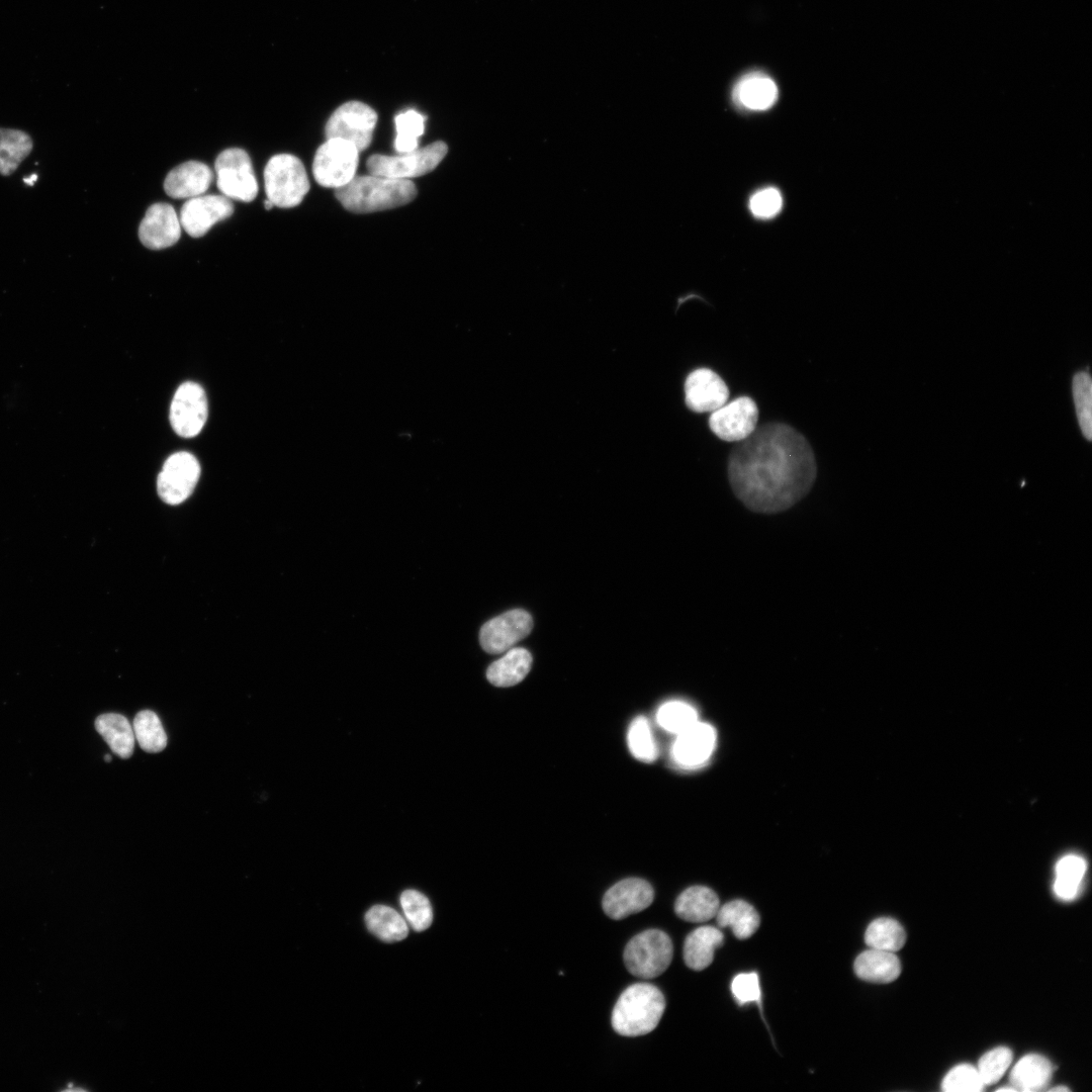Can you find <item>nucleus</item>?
I'll list each match as a JSON object with an SVG mask.
<instances>
[{
    "mask_svg": "<svg viewBox=\"0 0 1092 1092\" xmlns=\"http://www.w3.org/2000/svg\"><path fill=\"white\" fill-rule=\"evenodd\" d=\"M781 194L776 189H766L757 193L751 200L752 213L762 219L775 217L782 209Z\"/></svg>",
    "mask_w": 1092,
    "mask_h": 1092,
    "instance_id": "nucleus-41",
    "label": "nucleus"
},
{
    "mask_svg": "<svg viewBox=\"0 0 1092 1092\" xmlns=\"http://www.w3.org/2000/svg\"><path fill=\"white\" fill-rule=\"evenodd\" d=\"M1014 1054L1007 1047H997L985 1053L978 1062V1072L985 1086L997 1083L1010 1068Z\"/></svg>",
    "mask_w": 1092,
    "mask_h": 1092,
    "instance_id": "nucleus-38",
    "label": "nucleus"
},
{
    "mask_svg": "<svg viewBox=\"0 0 1092 1092\" xmlns=\"http://www.w3.org/2000/svg\"><path fill=\"white\" fill-rule=\"evenodd\" d=\"M217 185L230 200L251 203L258 194V184L248 153L239 148L223 151L215 163Z\"/></svg>",
    "mask_w": 1092,
    "mask_h": 1092,
    "instance_id": "nucleus-8",
    "label": "nucleus"
},
{
    "mask_svg": "<svg viewBox=\"0 0 1092 1092\" xmlns=\"http://www.w3.org/2000/svg\"><path fill=\"white\" fill-rule=\"evenodd\" d=\"M715 744L714 728L707 723L697 721L678 735L673 747V758L679 766L696 768L709 760Z\"/></svg>",
    "mask_w": 1092,
    "mask_h": 1092,
    "instance_id": "nucleus-19",
    "label": "nucleus"
},
{
    "mask_svg": "<svg viewBox=\"0 0 1092 1092\" xmlns=\"http://www.w3.org/2000/svg\"><path fill=\"white\" fill-rule=\"evenodd\" d=\"M730 390L724 381L709 369H699L685 383L687 407L696 413H712L726 404Z\"/></svg>",
    "mask_w": 1092,
    "mask_h": 1092,
    "instance_id": "nucleus-16",
    "label": "nucleus"
},
{
    "mask_svg": "<svg viewBox=\"0 0 1092 1092\" xmlns=\"http://www.w3.org/2000/svg\"><path fill=\"white\" fill-rule=\"evenodd\" d=\"M1086 868V862L1081 857L1069 855L1062 858L1056 865L1055 894L1062 900L1074 899L1079 892Z\"/></svg>",
    "mask_w": 1092,
    "mask_h": 1092,
    "instance_id": "nucleus-31",
    "label": "nucleus"
},
{
    "mask_svg": "<svg viewBox=\"0 0 1092 1092\" xmlns=\"http://www.w3.org/2000/svg\"><path fill=\"white\" fill-rule=\"evenodd\" d=\"M214 180L211 168L199 161H189L173 168L164 181V191L172 199L204 196Z\"/></svg>",
    "mask_w": 1092,
    "mask_h": 1092,
    "instance_id": "nucleus-18",
    "label": "nucleus"
},
{
    "mask_svg": "<svg viewBox=\"0 0 1092 1092\" xmlns=\"http://www.w3.org/2000/svg\"><path fill=\"white\" fill-rule=\"evenodd\" d=\"M105 760H106V762L110 763L112 761V757L110 755H107L105 757Z\"/></svg>",
    "mask_w": 1092,
    "mask_h": 1092,
    "instance_id": "nucleus-45",
    "label": "nucleus"
},
{
    "mask_svg": "<svg viewBox=\"0 0 1092 1092\" xmlns=\"http://www.w3.org/2000/svg\"><path fill=\"white\" fill-rule=\"evenodd\" d=\"M720 903L716 893L704 886L686 889L676 900L675 913L688 923H705L716 917Z\"/></svg>",
    "mask_w": 1092,
    "mask_h": 1092,
    "instance_id": "nucleus-20",
    "label": "nucleus"
},
{
    "mask_svg": "<svg viewBox=\"0 0 1092 1092\" xmlns=\"http://www.w3.org/2000/svg\"><path fill=\"white\" fill-rule=\"evenodd\" d=\"M666 1010L663 992L653 984L627 987L612 1013V1027L623 1037L645 1036L656 1030Z\"/></svg>",
    "mask_w": 1092,
    "mask_h": 1092,
    "instance_id": "nucleus-3",
    "label": "nucleus"
},
{
    "mask_svg": "<svg viewBox=\"0 0 1092 1092\" xmlns=\"http://www.w3.org/2000/svg\"><path fill=\"white\" fill-rule=\"evenodd\" d=\"M942 1088L946 1092H980L985 1085L977 1068L969 1064L954 1067L944 1078Z\"/></svg>",
    "mask_w": 1092,
    "mask_h": 1092,
    "instance_id": "nucleus-39",
    "label": "nucleus"
},
{
    "mask_svg": "<svg viewBox=\"0 0 1092 1092\" xmlns=\"http://www.w3.org/2000/svg\"><path fill=\"white\" fill-rule=\"evenodd\" d=\"M722 932L714 927H702L693 931L684 945L686 965L695 971H702L711 965L714 952L723 945Z\"/></svg>",
    "mask_w": 1092,
    "mask_h": 1092,
    "instance_id": "nucleus-24",
    "label": "nucleus"
},
{
    "mask_svg": "<svg viewBox=\"0 0 1092 1092\" xmlns=\"http://www.w3.org/2000/svg\"><path fill=\"white\" fill-rule=\"evenodd\" d=\"M732 992L741 1006L760 1003L761 987L758 974L751 972L736 976L732 983Z\"/></svg>",
    "mask_w": 1092,
    "mask_h": 1092,
    "instance_id": "nucleus-40",
    "label": "nucleus"
},
{
    "mask_svg": "<svg viewBox=\"0 0 1092 1092\" xmlns=\"http://www.w3.org/2000/svg\"><path fill=\"white\" fill-rule=\"evenodd\" d=\"M655 899L653 886L640 878L624 879L612 886L604 895V913L612 920L620 921L639 914L652 905Z\"/></svg>",
    "mask_w": 1092,
    "mask_h": 1092,
    "instance_id": "nucleus-14",
    "label": "nucleus"
},
{
    "mask_svg": "<svg viewBox=\"0 0 1092 1092\" xmlns=\"http://www.w3.org/2000/svg\"><path fill=\"white\" fill-rule=\"evenodd\" d=\"M417 189L409 179L377 175L355 176L349 184L336 189L341 205L354 214H372L403 207L417 197Z\"/></svg>",
    "mask_w": 1092,
    "mask_h": 1092,
    "instance_id": "nucleus-2",
    "label": "nucleus"
},
{
    "mask_svg": "<svg viewBox=\"0 0 1092 1092\" xmlns=\"http://www.w3.org/2000/svg\"><path fill=\"white\" fill-rule=\"evenodd\" d=\"M628 745L635 759L645 763L657 760L658 749L647 718L641 716L633 720L628 732Z\"/></svg>",
    "mask_w": 1092,
    "mask_h": 1092,
    "instance_id": "nucleus-33",
    "label": "nucleus"
},
{
    "mask_svg": "<svg viewBox=\"0 0 1092 1092\" xmlns=\"http://www.w3.org/2000/svg\"><path fill=\"white\" fill-rule=\"evenodd\" d=\"M759 421V408L750 397H741L712 412L709 418L711 431L721 440L740 442L748 438Z\"/></svg>",
    "mask_w": 1092,
    "mask_h": 1092,
    "instance_id": "nucleus-12",
    "label": "nucleus"
},
{
    "mask_svg": "<svg viewBox=\"0 0 1092 1092\" xmlns=\"http://www.w3.org/2000/svg\"><path fill=\"white\" fill-rule=\"evenodd\" d=\"M740 442L728 459L727 475L746 508L779 514L809 494L817 477L815 454L795 428L768 423Z\"/></svg>",
    "mask_w": 1092,
    "mask_h": 1092,
    "instance_id": "nucleus-1",
    "label": "nucleus"
},
{
    "mask_svg": "<svg viewBox=\"0 0 1092 1092\" xmlns=\"http://www.w3.org/2000/svg\"><path fill=\"white\" fill-rule=\"evenodd\" d=\"M658 722L666 731L680 735L698 721L697 711L689 704L671 701L658 711Z\"/></svg>",
    "mask_w": 1092,
    "mask_h": 1092,
    "instance_id": "nucleus-37",
    "label": "nucleus"
},
{
    "mask_svg": "<svg viewBox=\"0 0 1092 1092\" xmlns=\"http://www.w3.org/2000/svg\"><path fill=\"white\" fill-rule=\"evenodd\" d=\"M404 915L416 932L429 929L433 922V910L428 898L416 890H407L401 895Z\"/></svg>",
    "mask_w": 1092,
    "mask_h": 1092,
    "instance_id": "nucleus-35",
    "label": "nucleus"
},
{
    "mask_svg": "<svg viewBox=\"0 0 1092 1092\" xmlns=\"http://www.w3.org/2000/svg\"><path fill=\"white\" fill-rule=\"evenodd\" d=\"M673 953L672 940L665 932L649 930L629 941L624 950V963L633 976L653 979L670 967Z\"/></svg>",
    "mask_w": 1092,
    "mask_h": 1092,
    "instance_id": "nucleus-5",
    "label": "nucleus"
},
{
    "mask_svg": "<svg viewBox=\"0 0 1092 1092\" xmlns=\"http://www.w3.org/2000/svg\"><path fill=\"white\" fill-rule=\"evenodd\" d=\"M96 728L117 756L122 759L132 757L136 739L133 726L125 716L117 713L103 714L97 718Z\"/></svg>",
    "mask_w": 1092,
    "mask_h": 1092,
    "instance_id": "nucleus-25",
    "label": "nucleus"
},
{
    "mask_svg": "<svg viewBox=\"0 0 1092 1092\" xmlns=\"http://www.w3.org/2000/svg\"><path fill=\"white\" fill-rule=\"evenodd\" d=\"M133 731L139 746L147 753H160L167 746V735L160 718L153 711L139 712L133 722Z\"/></svg>",
    "mask_w": 1092,
    "mask_h": 1092,
    "instance_id": "nucleus-30",
    "label": "nucleus"
},
{
    "mask_svg": "<svg viewBox=\"0 0 1092 1092\" xmlns=\"http://www.w3.org/2000/svg\"><path fill=\"white\" fill-rule=\"evenodd\" d=\"M532 628L533 620L529 613L522 609L508 611L482 627L480 643L489 654H503L525 639Z\"/></svg>",
    "mask_w": 1092,
    "mask_h": 1092,
    "instance_id": "nucleus-13",
    "label": "nucleus"
},
{
    "mask_svg": "<svg viewBox=\"0 0 1092 1092\" xmlns=\"http://www.w3.org/2000/svg\"><path fill=\"white\" fill-rule=\"evenodd\" d=\"M447 152L446 143L437 141L422 149L399 156L373 155L369 158L367 167L372 175L409 179L433 171L445 158Z\"/></svg>",
    "mask_w": 1092,
    "mask_h": 1092,
    "instance_id": "nucleus-6",
    "label": "nucleus"
},
{
    "mask_svg": "<svg viewBox=\"0 0 1092 1092\" xmlns=\"http://www.w3.org/2000/svg\"><path fill=\"white\" fill-rule=\"evenodd\" d=\"M200 477L201 466L195 455L176 452L168 458L158 476L159 497L172 506L181 504L193 494Z\"/></svg>",
    "mask_w": 1092,
    "mask_h": 1092,
    "instance_id": "nucleus-10",
    "label": "nucleus"
},
{
    "mask_svg": "<svg viewBox=\"0 0 1092 1092\" xmlns=\"http://www.w3.org/2000/svg\"><path fill=\"white\" fill-rule=\"evenodd\" d=\"M532 666L531 654L525 649H511L488 669L487 678L497 687H511L522 682Z\"/></svg>",
    "mask_w": 1092,
    "mask_h": 1092,
    "instance_id": "nucleus-28",
    "label": "nucleus"
},
{
    "mask_svg": "<svg viewBox=\"0 0 1092 1092\" xmlns=\"http://www.w3.org/2000/svg\"><path fill=\"white\" fill-rule=\"evenodd\" d=\"M1073 399L1081 432L1085 439H1092V383L1088 373L1080 372L1073 378Z\"/></svg>",
    "mask_w": 1092,
    "mask_h": 1092,
    "instance_id": "nucleus-34",
    "label": "nucleus"
},
{
    "mask_svg": "<svg viewBox=\"0 0 1092 1092\" xmlns=\"http://www.w3.org/2000/svg\"><path fill=\"white\" fill-rule=\"evenodd\" d=\"M1050 1091H1070V1089L1066 1086H1058L1051 1088Z\"/></svg>",
    "mask_w": 1092,
    "mask_h": 1092,
    "instance_id": "nucleus-42",
    "label": "nucleus"
},
{
    "mask_svg": "<svg viewBox=\"0 0 1092 1092\" xmlns=\"http://www.w3.org/2000/svg\"><path fill=\"white\" fill-rule=\"evenodd\" d=\"M359 161L357 148L342 139H327L316 152L313 174L321 187L339 189L356 176Z\"/></svg>",
    "mask_w": 1092,
    "mask_h": 1092,
    "instance_id": "nucleus-7",
    "label": "nucleus"
},
{
    "mask_svg": "<svg viewBox=\"0 0 1092 1092\" xmlns=\"http://www.w3.org/2000/svg\"><path fill=\"white\" fill-rule=\"evenodd\" d=\"M366 922L370 932L386 943L403 941L409 934L404 918L390 906L372 907L367 913Z\"/></svg>",
    "mask_w": 1092,
    "mask_h": 1092,
    "instance_id": "nucleus-29",
    "label": "nucleus"
},
{
    "mask_svg": "<svg viewBox=\"0 0 1092 1092\" xmlns=\"http://www.w3.org/2000/svg\"><path fill=\"white\" fill-rule=\"evenodd\" d=\"M264 207H265V209H266L267 211H269V210H271V209H272L273 207H275V206H273V204H272V203H271V202H270L269 200H266V201L264 202Z\"/></svg>",
    "mask_w": 1092,
    "mask_h": 1092,
    "instance_id": "nucleus-43",
    "label": "nucleus"
},
{
    "mask_svg": "<svg viewBox=\"0 0 1092 1092\" xmlns=\"http://www.w3.org/2000/svg\"><path fill=\"white\" fill-rule=\"evenodd\" d=\"M854 969L862 980L885 984L899 977L901 964L892 952L870 949L856 959Z\"/></svg>",
    "mask_w": 1092,
    "mask_h": 1092,
    "instance_id": "nucleus-22",
    "label": "nucleus"
},
{
    "mask_svg": "<svg viewBox=\"0 0 1092 1092\" xmlns=\"http://www.w3.org/2000/svg\"><path fill=\"white\" fill-rule=\"evenodd\" d=\"M265 193L273 206L291 209L299 206L310 191V181L303 162L291 154L273 156L264 170Z\"/></svg>",
    "mask_w": 1092,
    "mask_h": 1092,
    "instance_id": "nucleus-4",
    "label": "nucleus"
},
{
    "mask_svg": "<svg viewBox=\"0 0 1092 1092\" xmlns=\"http://www.w3.org/2000/svg\"><path fill=\"white\" fill-rule=\"evenodd\" d=\"M777 97V85L769 76L761 73L745 76L734 91L737 104L752 111L770 109L776 103Z\"/></svg>",
    "mask_w": 1092,
    "mask_h": 1092,
    "instance_id": "nucleus-21",
    "label": "nucleus"
},
{
    "mask_svg": "<svg viewBox=\"0 0 1092 1092\" xmlns=\"http://www.w3.org/2000/svg\"><path fill=\"white\" fill-rule=\"evenodd\" d=\"M180 236V220L172 206L158 203L148 209L139 228V238L145 247L165 249L177 243Z\"/></svg>",
    "mask_w": 1092,
    "mask_h": 1092,
    "instance_id": "nucleus-17",
    "label": "nucleus"
},
{
    "mask_svg": "<svg viewBox=\"0 0 1092 1092\" xmlns=\"http://www.w3.org/2000/svg\"><path fill=\"white\" fill-rule=\"evenodd\" d=\"M397 137L395 148L400 154L418 149V139L424 134L425 117L411 110L400 114L395 120Z\"/></svg>",
    "mask_w": 1092,
    "mask_h": 1092,
    "instance_id": "nucleus-36",
    "label": "nucleus"
},
{
    "mask_svg": "<svg viewBox=\"0 0 1092 1092\" xmlns=\"http://www.w3.org/2000/svg\"><path fill=\"white\" fill-rule=\"evenodd\" d=\"M718 926L731 928L740 940H748L758 931L761 919L754 906L744 900H734L719 908Z\"/></svg>",
    "mask_w": 1092,
    "mask_h": 1092,
    "instance_id": "nucleus-26",
    "label": "nucleus"
},
{
    "mask_svg": "<svg viewBox=\"0 0 1092 1092\" xmlns=\"http://www.w3.org/2000/svg\"><path fill=\"white\" fill-rule=\"evenodd\" d=\"M209 415L205 390L196 383L182 384L176 391L170 407V423L181 437H196L203 430Z\"/></svg>",
    "mask_w": 1092,
    "mask_h": 1092,
    "instance_id": "nucleus-11",
    "label": "nucleus"
},
{
    "mask_svg": "<svg viewBox=\"0 0 1092 1092\" xmlns=\"http://www.w3.org/2000/svg\"><path fill=\"white\" fill-rule=\"evenodd\" d=\"M997 1091H1017V1090H1016L1015 1087L1010 1086V1087H1001V1088L997 1089Z\"/></svg>",
    "mask_w": 1092,
    "mask_h": 1092,
    "instance_id": "nucleus-44",
    "label": "nucleus"
},
{
    "mask_svg": "<svg viewBox=\"0 0 1092 1092\" xmlns=\"http://www.w3.org/2000/svg\"><path fill=\"white\" fill-rule=\"evenodd\" d=\"M378 114L370 106L349 102L338 108L326 124L327 139H342L353 144L359 152L367 150L373 141Z\"/></svg>",
    "mask_w": 1092,
    "mask_h": 1092,
    "instance_id": "nucleus-9",
    "label": "nucleus"
},
{
    "mask_svg": "<svg viewBox=\"0 0 1092 1092\" xmlns=\"http://www.w3.org/2000/svg\"><path fill=\"white\" fill-rule=\"evenodd\" d=\"M865 942L871 949L895 953L904 946L906 934L895 920L881 918L870 924Z\"/></svg>",
    "mask_w": 1092,
    "mask_h": 1092,
    "instance_id": "nucleus-32",
    "label": "nucleus"
},
{
    "mask_svg": "<svg viewBox=\"0 0 1092 1092\" xmlns=\"http://www.w3.org/2000/svg\"><path fill=\"white\" fill-rule=\"evenodd\" d=\"M1053 1070L1047 1058L1038 1054H1029L1016 1064L1010 1080L1017 1091H1043L1051 1082Z\"/></svg>",
    "mask_w": 1092,
    "mask_h": 1092,
    "instance_id": "nucleus-23",
    "label": "nucleus"
},
{
    "mask_svg": "<svg viewBox=\"0 0 1092 1092\" xmlns=\"http://www.w3.org/2000/svg\"><path fill=\"white\" fill-rule=\"evenodd\" d=\"M34 149L32 136L19 129L0 128V175L11 176Z\"/></svg>",
    "mask_w": 1092,
    "mask_h": 1092,
    "instance_id": "nucleus-27",
    "label": "nucleus"
},
{
    "mask_svg": "<svg viewBox=\"0 0 1092 1092\" xmlns=\"http://www.w3.org/2000/svg\"><path fill=\"white\" fill-rule=\"evenodd\" d=\"M234 214L232 200L225 196L209 195L190 199L180 212L181 228L194 238L205 236L214 225Z\"/></svg>",
    "mask_w": 1092,
    "mask_h": 1092,
    "instance_id": "nucleus-15",
    "label": "nucleus"
}]
</instances>
